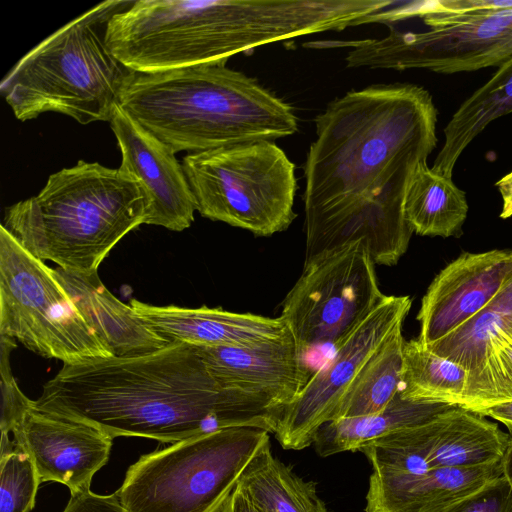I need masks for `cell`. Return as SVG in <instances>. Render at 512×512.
<instances>
[{
    "label": "cell",
    "mask_w": 512,
    "mask_h": 512,
    "mask_svg": "<svg viewBox=\"0 0 512 512\" xmlns=\"http://www.w3.org/2000/svg\"><path fill=\"white\" fill-rule=\"evenodd\" d=\"M437 109L414 84L351 90L315 118L304 163L305 262L362 241L375 264L392 266L412 229L408 184L437 144Z\"/></svg>",
    "instance_id": "obj_1"
},
{
    "label": "cell",
    "mask_w": 512,
    "mask_h": 512,
    "mask_svg": "<svg viewBox=\"0 0 512 512\" xmlns=\"http://www.w3.org/2000/svg\"><path fill=\"white\" fill-rule=\"evenodd\" d=\"M34 406L113 439L137 436L171 444L231 427L275 433L285 410L221 385L196 347L185 342L137 356L64 364Z\"/></svg>",
    "instance_id": "obj_2"
},
{
    "label": "cell",
    "mask_w": 512,
    "mask_h": 512,
    "mask_svg": "<svg viewBox=\"0 0 512 512\" xmlns=\"http://www.w3.org/2000/svg\"><path fill=\"white\" fill-rule=\"evenodd\" d=\"M227 60L187 68L130 71L120 108L175 153L293 135V108Z\"/></svg>",
    "instance_id": "obj_3"
},
{
    "label": "cell",
    "mask_w": 512,
    "mask_h": 512,
    "mask_svg": "<svg viewBox=\"0 0 512 512\" xmlns=\"http://www.w3.org/2000/svg\"><path fill=\"white\" fill-rule=\"evenodd\" d=\"M309 26L301 0H138L110 18L105 38L125 68L154 73L228 60Z\"/></svg>",
    "instance_id": "obj_4"
},
{
    "label": "cell",
    "mask_w": 512,
    "mask_h": 512,
    "mask_svg": "<svg viewBox=\"0 0 512 512\" xmlns=\"http://www.w3.org/2000/svg\"><path fill=\"white\" fill-rule=\"evenodd\" d=\"M147 209L145 193L130 174L79 160L51 174L37 195L7 207L2 225L38 259L90 274L144 224Z\"/></svg>",
    "instance_id": "obj_5"
},
{
    "label": "cell",
    "mask_w": 512,
    "mask_h": 512,
    "mask_svg": "<svg viewBox=\"0 0 512 512\" xmlns=\"http://www.w3.org/2000/svg\"><path fill=\"white\" fill-rule=\"evenodd\" d=\"M132 2H101L24 55L0 84L14 116L27 121L56 112L80 124L111 121L130 70L109 49L106 27Z\"/></svg>",
    "instance_id": "obj_6"
},
{
    "label": "cell",
    "mask_w": 512,
    "mask_h": 512,
    "mask_svg": "<svg viewBox=\"0 0 512 512\" xmlns=\"http://www.w3.org/2000/svg\"><path fill=\"white\" fill-rule=\"evenodd\" d=\"M418 17L427 30L387 25L379 39L311 41L310 49L350 48V68H422L452 74L498 66L512 58V0H440L389 7L373 16L387 24Z\"/></svg>",
    "instance_id": "obj_7"
},
{
    "label": "cell",
    "mask_w": 512,
    "mask_h": 512,
    "mask_svg": "<svg viewBox=\"0 0 512 512\" xmlns=\"http://www.w3.org/2000/svg\"><path fill=\"white\" fill-rule=\"evenodd\" d=\"M269 432L231 427L142 455L115 492L128 512H220Z\"/></svg>",
    "instance_id": "obj_8"
},
{
    "label": "cell",
    "mask_w": 512,
    "mask_h": 512,
    "mask_svg": "<svg viewBox=\"0 0 512 512\" xmlns=\"http://www.w3.org/2000/svg\"><path fill=\"white\" fill-rule=\"evenodd\" d=\"M182 165L205 218L266 237L297 216L295 165L274 141L188 153Z\"/></svg>",
    "instance_id": "obj_9"
},
{
    "label": "cell",
    "mask_w": 512,
    "mask_h": 512,
    "mask_svg": "<svg viewBox=\"0 0 512 512\" xmlns=\"http://www.w3.org/2000/svg\"><path fill=\"white\" fill-rule=\"evenodd\" d=\"M0 335L74 364L113 356L83 318L55 269L0 226Z\"/></svg>",
    "instance_id": "obj_10"
},
{
    "label": "cell",
    "mask_w": 512,
    "mask_h": 512,
    "mask_svg": "<svg viewBox=\"0 0 512 512\" xmlns=\"http://www.w3.org/2000/svg\"><path fill=\"white\" fill-rule=\"evenodd\" d=\"M374 266L362 241L304 262L280 315L303 355L340 343L383 301Z\"/></svg>",
    "instance_id": "obj_11"
},
{
    "label": "cell",
    "mask_w": 512,
    "mask_h": 512,
    "mask_svg": "<svg viewBox=\"0 0 512 512\" xmlns=\"http://www.w3.org/2000/svg\"><path fill=\"white\" fill-rule=\"evenodd\" d=\"M409 296H385L383 301L340 343L332 356L311 375L296 399L286 407L274 433L284 449L302 450L329 422L353 380L399 326L411 308Z\"/></svg>",
    "instance_id": "obj_12"
},
{
    "label": "cell",
    "mask_w": 512,
    "mask_h": 512,
    "mask_svg": "<svg viewBox=\"0 0 512 512\" xmlns=\"http://www.w3.org/2000/svg\"><path fill=\"white\" fill-rule=\"evenodd\" d=\"M16 447L32 460L42 482H59L70 494L90 489L108 461L113 438L101 430L33 407L12 431Z\"/></svg>",
    "instance_id": "obj_13"
},
{
    "label": "cell",
    "mask_w": 512,
    "mask_h": 512,
    "mask_svg": "<svg viewBox=\"0 0 512 512\" xmlns=\"http://www.w3.org/2000/svg\"><path fill=\"white\" fill-rule=\"evenodd\" d=\"M120 168L141 185L148 203L144 224L182 231L194 221L196 200L175 152L118 105L110 121Z\"/></svg>",
    "instance_id": "obj_14"
},
{
    "label": "cell",
    "mask_w": 512,
    "mask_h": 512,
    "mask_svg": "<svg viewBox=\"0 0 512 512\" xmlns=\"http://www.w3.org/2000/svg\"><path fill=\"white\" fill-rule=\"evenodd\" d=\"M512 271V251L463 253L431 282L417 315L428 346L467 322L498 293Z\"/></svg>",
    "instance_id": "obj_15"
},
{
    "label": "cell",
    "mask_w": 512,
    "mask_h": 512,
    "mask_svg": "<svg viewBox=\"0 0 512 512\" xmlns=\"http://www.w3.org/2000/svg\"><path fill=\"white\" fill-rule=\"evenodd\" d=\"M195 347L221 385L264 398L284 409L311 377L290 332L247 346Z\"/></svg>",
    "instance_id": "obj_16"
},
{
    "label": "cell",
    "mask_w": 512,
    "mask_h": 512,
    "mask_svg": "<svg viewBox=\"0 0 512 512\" xmlns=\"http://www.w3.org/2000/svg\"><path fill=\"white\" fill-rule=\"evenodd\" d=\"M130 305L170 342L195 346H247L290 332L281 316L273 318L206 306H155L136 299H132Z\"/></svg>",
    "instance_id": "obj_17"
},
{
    "label": "cell",
    "mask_w": 512,
    "mask_h": 512,
    "mask_svg": "<svg viewBox=\"0 0 512 512\" xmlns=\"http://www.w3.org/2000/svg\"><path fill=\"white\" fill-rule=\"evenodd\" d=\"M503 475L502 460L421 474L371 473L365 512H442Z\"/></svg>",
    "instance_id": "obj_18"
},
{
    "label": "cell",
    "mask_w": 512,
    "mask_h": 512,
    "mask_svg": "<svg viewBox=\"0 0 512 512\" xmlns=\"http://www.w3.org/2000/svg\"><path fill=\"white\" fill-rule=\"evenodd\" d=\"M56 275L75 306L113 356L131 357L160 350L171 342L132 308L116 298L98 272L79 274L56 268Z\"/></svg>",
    "instance_id": "obj_19"
},
{
    "label": "cell",
    "mask_w": 512,
    "mask_h": 512,
    "mask_svg": "<svg viewBox=\"0 0 512 512\" xmlns=\"http://www.w3.org/2000/svg\"><path fill=\"white\" fill-rule=\"evenodd\" d=\"M458 407L461 406L405 398L399 390L381 412L363 417L336 419L323 424L316 432L313 444L321 457L344 451H358L367 441L425 425Z\"/></svg>",
    "instance_id": "obj_20"
},
{
    "label": "cell",
    "mask_w": 512,
    "mask_h": 512,
    "mask_svg": "<svg viewBox=\"0 0 512 512\" xmlns=\"http://www.w3.org/2000/svg\"><path fill=\"white\" fill-rule=\"evenodd\" d=\"M512 343V271L494 298L475 316L442 339L426 346L432 353L462 366L469 379Z\"/></svg>",
    "instance_id": "obj_21"
},
{
    "label": "cell",
    "mask_w": 512,
    "mask_h": 512,
    "mask_svg": "<svg viewBox=\"0 0 512 512\" xmlns=\"http://www.w3.org/2000/svg\"><path fill=\"white\" fill-rule=\"evenodd\" d=\"M511 440L509 433L485 416L458 407L440 417L428 467H469L501 461Z\"/></svg>",
    "instance_id": "obj_22"
},
{
    "label": "cell",
    "mask_w": 512,
    "mask_h": 512,
    "mask_svg": "<svg viewBox=\"0 0 512 512\" xmlns=\"http://www.w3.org/2000/svg\"><path fill=\"white\" fill-rule=\"evenodd\" d=\"M512 112V58L455 111L444 128V144L432 169L448 178L466 147L493 120Z\"/></svg>",
    "instance_id": "obj_23"
},
{
    "label": "cell",
    "mask_w": 512,
    "mask_h": 512,
    "mask_svg": "<svg viewBox=\"0 0 512 512\" xmlns=\"http://www.w3.org/2000/svg\"><path fill=\"white\" fill-rule=\"evenodd\" d=\"M405 218L421 236L459 237L467 218L466 194L445 177L422 162L407 187L404 201Z\"/></svg>",
    "instance_id": "obj_24"
},
{
    "label": "cell",
    "mask_w": 512,
    "mask_h": 512,
    "mask_svg": "<svg viewBox=\"0 0 512 512\" xmlns=\"http://www.w3.org/2000/svg\"><path fill=\"white\" fill-rule=\"evenodd\" d=\"M236 487L261 512H329L316 483L275 457L270 442L251 460Z\"/></svg>",
    "instance_id": "obj_25"
},
{
    "label": "cell",
    "mask_w": 512,
    "mask_h": 512,
    "mask_svg": "<svg viewBox=\"0 0 512 512\" xmlns=\"http://www.w3.org/2000/svg\"><path fill=\"white\" fill-rule=\"evenodd\" d=\"M397 327L363 366L335 408L332 420L384 410L400 390L404 338Z\"/></svg>",
    "instance_id": "obj_26"
},
{
    "label": "cell",
    "mask_w": 512,
    "mask_h": 512,
    "mask_svg": "<svg viewBox=\"0 0 512 512\" xmlns=\"http://www.w3.org/2000/svg\"><path fill=\"white\" fill-rule=\"evenodd\" d=\"M468 378L462 366L432 353L418 339L405 341L400 386L403 397L461 406Z\"/></svg>",
    "instance_id": "obj_27"
},
{
    "label": "cell",
    "mask_w": 512,
    "mask_h": 512,
    "mask_svg": "<svg viewBox=\"0 0 512 512\" xmlns=\"http://www.w3.org/2000/svg\"><path fill=\"white\" fill-rule=\"evenodd\" d=\"M440 417L422 426L367 441L358 451L366 455L373 472L424 473L429 470L428 459L436 442Z\"/></svg>",
    "instance_id": "obj_28"
},
{
    "label": "cell",
    "mask_w": 512,
    "mask_h": 512,
    "mask_svg": "<svg viewBox=\"0 0 512 512\" xmlns=\"http://www.w3.org/2000/svg\"><path fill=\"white\" fill-rule=\"evenodd\" d=\"M40 483L26 453L16 447L12 453L1 456L0 512H31Z\"/></svg>",
    "instance_id": "obj_29"
},
{
    "label": "cell",
    "mask_w": 512,
    "mask_h": 512,
    "mask_svg": "<svg viewBox=\"0 0 512 512\" xmlns=\"http://www.w3.org/2000/svg\"><path fill=\"white\" fill-rule=\"evenodd\" d=\"M512 400V343L499 349L483 370L468 380L461 407L473 410Z\"/></svg>",
    "instance_id": "obj_30"
},
{
    "label": "cell",
    "mask_w": 512,
    "mask_h": 512,
    "mask_svg": "<svg viewBox=\"0 0 512 512\" xmlns=\"http://www.w3.org/2000/svg\"><path fill=\"white\" fill-rule=\"evenodd\" d=\"M0 374H1V433L9 434L21 422L34 401L20 390L10 366L11 351L16 348L15 340L0 335Z\"/></svg>",
    "instance_id": "obj_31"
},
{
    "label": "cell",
    "mask_w": 512,
    "mask_h": 512,
    "mask_svg": "<svg viewBox=\"0 0 512 512\" xmlns=\"http://www.w3.org/2000/svg\"><path fill=\"white\" fill-rule=\"evenodd\" d=\"M442 512H512V486L502 475Z\"/></svg>",
    "instance_id": "obj_32"
},
{
    "label": "cell",
    "mask_w": 512,
    "mask_h": 512,
    "mask_svg": "<svg viewBox=\"0 0 512 512\" xmlns=\"http://www.w3.org/2000/svg\"><path fill=\"white\" fill-rule=\"evenodd\" d=\"M70 495L62 512H128L116 493L99 495L89 489Z\"/></svg>",
    "instance_id": "obj_33"
},
{
    "label": "cell",
    "mask_w": 512,
    "mask_h": 512,
    "mask_svg": "<svg viewBox=\"0 0 512 512\" xmlns=\"http://www.w3.org/2000/svg\"><path fill=\"white\" fill-rule=\"evenodd\" d=\"M483 416L494 418L503 423L512 437V400L506 402H500L485 407L473 409Z\"/></svg>",
    "instance_id": "obj_34"
},
{
    "label": "cell",
    "mask_w": 512,
    "mask_h": 512,
    "mask_svg": "<svg viewBox=\"0 0 512 512\" xmlns=\"http://www.w3.org/2000/svg\"><path fill=\"white\" fill-rule=\"evenodd\" d=\"M220 512H261L236 487Z\"/></svg>",
    "instance_id": "obj_35"
},
{
    "label": "cell",
    "mask_w": 512,
    "mask_h": 512,
    "mask_svg": "<svg viewBox=\"0 0 512 512\" xmlns=\"http://www.w3.org/2000/svg\"><path fill=\"white\" fill-rule=\"evenodd\" d=\"M495 185L502 197L500 217L503 219L509 218L512 216V172L499 179Z\"/></svg>",
    "instance_id": "obj_36"
},
{
    "label": "cell",
    "mask_w": 512,
    "mask_h": 512,
    "mask_svg": "<svg viewBox=\"0 0 512 512\" xmlns=\"http://www.w3.org/2000/svg\"><path fill=\"white\" fill-rule=\"evenodd\" d=\"M503 475L507 478L512 486V440L507 448V451L502 459Z\"/></svg>",
    "instance_id": "obj_37"
}]
</instances>
